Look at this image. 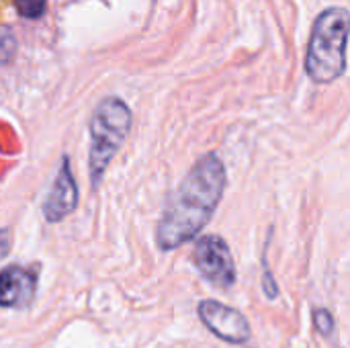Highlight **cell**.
<instances>
[{"instance_id":"obj_1","label":"cell","mask_w":350,"mask_h":348,"mask_svg":"<svg viewBox=\"0 0 350 348\" xmlns=\"http://www.w3.org/2000/svg\"><path fill=\"white\" fill-rule=\"evenodd\" d=\"M226 180V168L215 154L203 156L191 168L170 195L158 224L156 240L164 252L180 248L209 224L224 197Z\"/></svg>"},{"instance_id":"obj_2","label":"cell","mask_w":350,"mask_h":348,"mask_svg":"<svg viewBox=\"0 0 350 348\" xmlns=\"http://www.w3.org/2000/svg\"><path fill=\"white\" fill-rule=\"evenodd\" d=\"M347 35L349 14L345 8H330L318 18L306 57V70L314 82L328 84L345 72Z\"/></svg>"},{"instance_id":"obj_3","label":"cell","mask_w":350,"mask_h":348,"mask_svg":"<svg viewBox=\"0 0 350 348\" xmlns=\"http://www.w3.org/2000/svg\"><path fill=\"white\" fill-rule=\"evenodd\" d=\"M129 127H131V111L117 96H109L100 101V105L92 113L88 166H90V178L94 189L100 185L105 170L121 150L129 133Z\"/></svg>"},{"instance_id":"obj_4","label":"cell","mask_w":350,"mask_h":348,"mask_svg":"<svg viewBox=\"0 0 350 348\" xmlns=\"http://www.w3.org/2000/svg\"><path fill=\"white\" fill-rule=\"evenodd\" d=\"M195 269L213 287L230 289L236 283V265L230 246L219 236H203L193 252Z\"/></svg>"},{"instance_id":"obj_5","label":"cell","mask_w":350,"mask_h":348,"mask_svg":"<svg viewBox=\"0 0 350 348\" xmlns=\"http://www.w3.org/2000/svg\"><path fill=\"white\" fill-rule=\"evenodd\" d=\"M197 312L201 322L209 328V332L221 338L224 343L244 345L250 340V324L238 310L213 299H205L199 304Z\"/></svg>"},{"instance_id":"obj_6","label":"cell","mask_w":350,"mask_h":348,"mask_svg":"<svg viewBox=\"0 0 350 348\" xmlns=\"http://www.w3.org/2000/svg\"><path fill=\"white\" fill-rule=\"evenodd\" d=\"M78 205V185L72 176V170H70V160L68 156L62 158V164H59V172L43 201V215L47 222L55 224V222H62L66 215H70Z\"/></svg>"},{"instance_id":"obj_7","label":"cell","mask_w":350,"mask_h":348,"mask_svg":"<svg viewBox=\"0 0 350 348\" xmlns=\"http://www.w3.org/2000/svg\"><path fill=\"white\" fill-rule=\"evenodd\" d=\"M37 289V275L18 265H10L0 273V306L23 308L27 306Z\"/></svg>"},{"instance_id":"obj_8","label":"cell","mask_w":350,"mask_h":348,"mask_svg":"<svg viewBox=\"0 0 350 348\" xmlns=\"http://www.w3.org/2000/svg\"><path fill=\"white\" fill-rule=\"evenodd\" d=\"M45 2L47 0H14L16 4V10L27 16V18H37L43 14V8H45Z\"/></svg>"},{"instance_id":"obj_9","label":"cell","mask_w":350,"mask_h":348,"mask_svg":"<svg viewBox=\"0 0 350 348\" xmlns=\"http://www.w3.org/2000/svg\"><path fill=\"white\" fill-rule=\"evenodd\" d=\"M314 324H316L318 332L324 336H330L334 330V318L328 310H316L314 312Z\"/></svg>"},{"instance_id":"obj_10","label":"cell","mask_w":350,"mask_h":348,"mask_svg":"<svg viewBox=\"0 0 350 348\" xmlns=\"http://www.w3.org/2000/svg\"><path fill=\"white\" fill-rule=\"evenodd\" d=\"M262 283H265V293L271 297V299H275L277 295H279V287H277V283L273 281V275H271V271L267 269V265H265V273H262Z\"/></svg>"},{"instance_id":"obj_11","label":"cell","mask_w":350,"mask_h":348,"mask_svg":"<svg viewBox=\"0 0 350 348\" xmlns=\"http://www.w3.org/2000/svg\"><path fill=\"white\" fill-rule=\"evenodd\" d=\"M10 250V234L8 230H0V258H4Z\"/></svg>"}]
</instances>
